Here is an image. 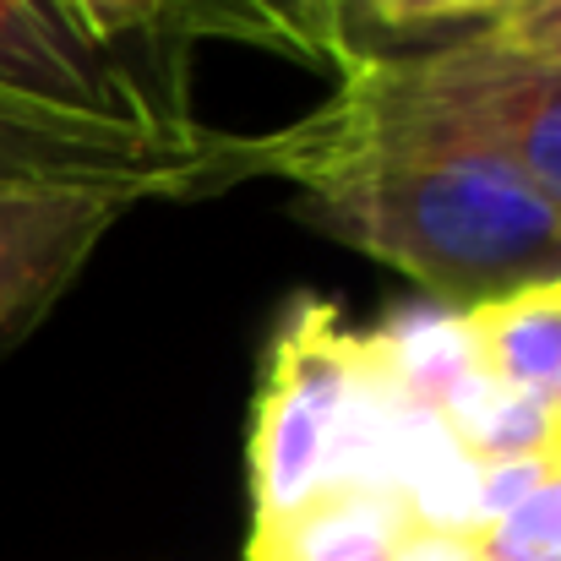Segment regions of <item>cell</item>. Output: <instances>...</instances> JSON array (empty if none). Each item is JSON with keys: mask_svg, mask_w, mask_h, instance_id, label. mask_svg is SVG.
Wrapping results in <instances>:
<instances>
[{"mask_svg": "<svg viewBox=\"0 0 561 561\" xmlns=\"http://www.w3.org/2000/svg\"><path fill=\"white\" fill-rule=\"evenodd\" d=\"M284 175L300 218L474 311L561 284V213L431 110L398 55L355 49L339 93L267 137H229V181Z\"/></svg>", "mask_w": 561, "mask_h": 561, "instance_id": "6da1fadb", "label": "cell"}, {"mask_svg": "<svg viewBox=\"0 0 561 561\" xmlns=\"http://www.w3.org/2000/svg\"><path fill=\"white\" fill-rule=\"evenodd\" d=\"M137 202L71 186H0V355H11L82 278Z\"/></svg>", "mask_w": 561, "mask_h": 561, "instance_id": "8992f818", "label": "cell"}, {"mask_svg": "<svg viewBox=\"0 0 561 561\" xmlns=\"http://www.w3.org/2000/svg\"><path fill=\"white\" fill-rule=\"evenodd\" d=\"M403 513L409 507H381L371 496L339 491L300 524H289L267 540H251L245 561H387V546H392Z\"/></svg>", "mask_w": 561, "mask_h": 561, "instance_id": "9c48e42d", "label": "cell"}, {"mask_svg": "<svg viewBox=\"0 0 561 561\" xmlns=\"http://www.w3.org/2000/svg\"><path fill=\"white\" fill-rule=\"evenodd\" d=\"M480 33L507 55L561 66V0H502L480 22Z\"/></svg>", "mask_w": 561, "mask_h": 561, "instance_id": "4fadbf2b", "label": "cell"}, {"mask_svg": "<svg viewBox=\"0 0 561 561\" xmlns=\"http://www.w3.org/2000/svg\"><path fill=\"white\" fill-rule=\"evenodd\" d=\"M387 561H485V551L469 524H442V518H425L409 507L387 546Z\"/></svg>", "mask_w": 561, "mask_h": 561, "instance_id": "5bb4252c", "label": "cell"}, {"mask_svg": "<svg viewBox=\"0 0 561 561\" xmlns=\"http://www.w3.org/2000/svg\"><path fill=\"white\" fill-rule=\"evenodd\" d=\"M398 71L561 213V66L507 55L474 27L453 44L398 55Z\"/></svg>", "mask_w": 561, "mask_h": 561, "instance_id": "5b68a950", "label": "cell"}, {"mask_svg": "<svg viewBox=\"0 0 561 561\" xmlns=\"http://www.w3.org/2000/svg\"><path fill=\"white\" fill-rule=\"evenodd\" d=\"M344 16H376V22H442V16H491L502 0H339Z\"/></svg>", "mask_w": 561, "mask_h": 561, "instance_id": "9a60e30c", "label": "cell"}, {"mask_svg": "<svg viewBox=\"0 0 561 561\" xmlns=\"http://www.w3.org/2000/svg\"><path fill=\"white\" fill-rule=\"evenodd\" d=\"M366 350L333 306L300 300L278 328L251 431V540H267L339 496V458L360 398Z\"/></svg>", "mask_w": 561, "mask_h": 561, "instance_id": "7a4b0ae2", "label": "cell"}, {"mask_svg": "<svg viewBox=\"0 0 561 561\" xmlns=\"http://www.w3.org/2000/svg\"><path fill=\"white\" fill-rule=\"evenodd\" d=\"M0 186L110 191L126 202L229 186V137L191 126H110L0 93Z\"/></svg>", "mask_w": 561, "mask_h": 561, "instance_id": "3957f363", "label": "cell"}, {"mask_svg": "<svg viewBox=\"0 0 561 561\" xmlns=\"http://www.w3.org/2000/svg\"><path fill=\"white\" fill-rule=\"evenodd\" d=\"M485 561H491V557H485Z\"/></svg>", "mask_w": 561, "mask_h": 561, "instance_id": "2e32d148", "label": "cell"}, {"mask_svg": "<svg viewBox=\"0 0 561 561\" xmlns=\"http://www.w3.org/2000/svg\"><path fill=\"white\" fill-rule=\"evenodd\" d=\"M229 5L245 22L251 44L284 49V55H295L306 66L344 71L350 55H355L350 16H344L339 0H229Z\"/></svg>", "mask_w": 561, "mask_h": 561, "instance_id": "8fae6325", "label": "cell"}, {"mask_svg": "<svg viewBox=\"0 0 561 561\" xmlns=\"http://www.w3.org/2000/svg\"><path fill=\"white\" fill-rule=\"evenodd\" d=\"M491 561H561V458L546 463L524 496L474 529Z\"/></svg>", "mask_w": 561, "mask_h": 561, "instance_id": "7c38bea8", "label": "cell"}, {"mask_svg": "<svg viewBox=\"0 0 561 561\" xmlns=\"http://www.w3.org/2000/svg\"><path fill=\"white\" fill-rule=\"evenodd\" d=\"M458 453H469L480 469H535V463H557L561 458V414L502 392L491 381H469L447 409H442Z\"/></svg>", "mask_w": 561, "mask_h": 561, "instance_id": "ba28073f", "label": "cell"}, {"mask_svg": "<svg viewBox=\"0 0 561 561\" xmlns=\"http://www.w3.org/2000/svg\"><path fill=\"white\" fill-rule=\"evenodd\" d=\"M77 16L88 22L93 38L104 44H181L191 33H229V38H251L245 22L234 16L229 0H71Z\"/></svg>", "mask_w": 561, "mask_h": 561, "instance_id": "30bf717a", "label": "cell"}, {"mask_svg": "<svg viewBox=\"0 0 561 561\" xmlns=\"http://www.w3.org/2000/svg\"><path fill=\"white\" fill-rule=\"evenodd\" d=\"M0 93L110 126H191L159 55L93 38L71 0H0Z\"/></svg>", "mask_w": 561, "mask_h": 561, "instance_id": "277c9868", "label": "cell"}, {"mask_svg": "<svg viewBox=\"0 0 561 561\" xmlns=\"http://www.w3.org/2000/svg\"><path fill=\"white\" fill-rule=\"evenodd\" d=\"M453 333L480 381L561 414V284L474 306Z\"/></svg>", "mask_w": 561, "mask_h": 561, "instance_id": "52a82bcc", "label": "cell"}]
</instances>
